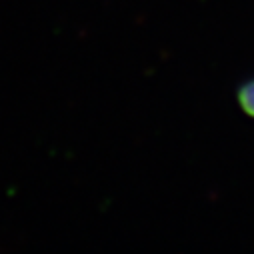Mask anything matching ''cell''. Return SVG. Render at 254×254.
<instances>
[{
  "instance_id": "cell-1",
  "label": "cell",
  "mask_w": 254,
  "mask_h": 254,
  "mask_svg": "<svg viewBox=\"0 0 254 254\" xmlns=\"http://www.w3.org/2000/svg\"><path fill=\"white\" fill-rule=\"evenodd\" d=\"M238 104H240L244 114L254 118V80H250V82L240 86V90H238Z\"/></svg>"
}]
</instances>
